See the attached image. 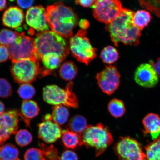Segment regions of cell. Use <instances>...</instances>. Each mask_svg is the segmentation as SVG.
<instances>
[{
  "instance_id": "1",
  "label": "cell",
  "mask_w": 160,
  "mask_h": 160,
  "mask_svg": "<svg viewBox=\"0 0 160 160\" xmlns=\"http://www.w3.org/2000/svg\"><path fill=\"white\" fill-rule=\"evenodd\" d=\"M134 12L123 8L117 18L106 26L112 42L116 47L120 43L126 45L137 46L140 42L141 30L134 25L133 17Z\"/></svg>"
},
{
  "instance_id": "2",
  "label": "cell",
  "mask_w": 160,
  "mask_h": 160,
  "mask_svg": "<svg viewBox=\"0 0 160 160\" xmlns=\"http://www.w3.org/2000/svg\"><path fill=\"white\" fill-rule=\"evenodd\" d=\"M46 17L52 31L63 38L72 37L79 22L75 11L61 1L48 6Z\"/></svg>"
},
{
  "instance_id": "3",
  "label": "cell",
  "mask_w": 160,
  "mask_h": 160,
  "mask_svg": "<svg viewBox=\"0 0 160 160\" xmlns=\"http://www.w3.org/2000/svg\"><path fill=\"white\" fill-rule=\"evenodd\" d=\"M37 56L39 60L47 53L58 54L65 59L70 52L69 45L61 36L52 31L40 32L34 39Z\"/></svg>"
},
{
  "instance_id": "4",
  "label": "cell",
  "mask_w": 160,
  "mask_h": 160,
  "mask_svg": "<svg viewBox=\"0 0 160 160\" xmlns=\"http://www.w3.org/2000/svg\"><path fill=\"white\" fill-rule=\"evenodd\" d=\"M81 136L83 145L95 148L97 157L102 154L113 142L108 128L101 123L88 125Z\"/></svg>"
},
{
  "instance_id": "5",
  "label": "cell",
  "mask_w": 160,
  "mask_h": 160,
  "mask_svg": "<svg viewBox=\"0 0 160 160\" xmlns=\"http://www.w3.org/2000/svg\"><path fill=\"white\" fill-rule=\"evenodd\" d=\"M39 60L34 57L12 62L10 70L16 82L30 84L35 81L39 75H41Z\"/></svg>"
},
{
  "instance_id": "6",
  "label": "cell",
  "mask_w": 160,
  "mask_h": 160,
  "mask_svg": "<svg viewBox=\"0 0 160 160\" xmlns=\"http://www.w3.org/2000/svg\"><path fill=\"white\" fill-rule=\"evenodd\" d=\"M73 83L70 82L65 89L56 85H49L44 88V101L50 105H62L65 107L77 108L79 102L73 91Z\"/></svg>"
},
{
  "instance_id": "7",
  "label": "cell",
  "mask_w": 160,
  "mask_h": 160,
  "mask_svg": "<svg viewBox=\"0 0 160 160\" xmlns=\"http://www.w3.org/2000/svg\"><path fill=\"white\" fill-rule=\"evenodd\" d=\"M87 34L86 30H79L70 38L69 48L72 55L78 61L88 65L97 57V49L92 45Z\"/></svg>"
},
{
  "instance_id": "8",
  "label": "cell",
  "mask_w": 160,
  "mask_h": 160,
  "mask_svg": "<svg viewBox=\"0 0 160 160\" xmlns=\"http://www.w3.org/2000/svg\"><path fill=\"white\" fill-rule=\"evenodd\" d=\"M8 47L10 59L12 62L37 58L34 39L26 35L24 32H18L17 37L15 41Z\"/></svg>"
},
{
  "instance_id": "9",
  "label": "cell",
  "mask_w": 160,
  "mask_h": 160,
  "mask_svg": "<svg viewBox=\"0 0 160 160\" xmlns=\"http://www.w3.org/2000/svg\"><path fill=\"white\" fill-rule=\"evenodd\" d=\"M92 8L95 18L106 25L117 18L123 9L120 0H95Z\"/></svg>"
},
{
  "instance_id": "10",
  "label": "cell",
  "mask_w": 160,
  "mask_h": 160,
  "mask_svg": "<svg viewBox=\"0 0 160 160\" xmlns=\"http://www.w3.org/2000/svg\"><path fill=\"white\" fill-rule=\"evenodd\" d=\"M114 150L119 160H147L139 142L129 137H120Z\"/></svg>"
},
{
  "instance_id": "11",
  "label": "cell",
  "mask_w": 160,
  "mask_h": 160,
  "mask_svg": "<svg viewBox=\"0 0 160 160\" xmlns=\"http://www.w3.org/2000/svg\"><path fill=\"white\" fill-rule=\"evenodd\" d=\"M120 77L117 68L115 66H109L98 73L96 78L100 88L104 93L110 95L119 87Z\"/></svg>"
},
{
  "instance_id": "12",
  "label": "cell",
  "mask_w": 160,
  "mask_h": 160,
  "mask_svg": "<svg viewBox=\"0 0 160 160\" xmlns=\"http://www.w3.org/2000/svg\"><path fill=\"white\" fill-rule=\"evenodd\" d=\"M20 117L18 110H12L4 113L0 116V145L15 134L19 127Z\"/></svg>"
},
{
  "instance_id": "13",
  "label": "cell",
  "mask_w": 160,
  "mask_h": 160,
  "mask_svg": "<svg viewBox=\"0 0 160 160\" xmlns=\"http://www.w3.org/2000/svg\"><path fill=\"white\" fill-rule=\"evenodd\" d=\"M42 121L38 125L39 138L47 143H55L61 138V128L53 121L51 115L44 116Z\"/></svg>"
},
{
  "instance_id": "14",
  "label": "cell",
  "mask_w": 160,
  "mask_h": 160,
  "mask_svg": "<svg viewBox=\"0 0 160 160\" xmlns=\"http://www.w3.org/2000/svg\"><path fill=\"white\" fill-rule=\"evenodd\" d=\"M25 18L27 24L32 29L41 32L49 29L46 17V10L42 6H36L30 8L27 12Z\"/></svg>"
},
{
  "instance_id": "15",
  "label": "cell",
  "mask_w": 160,
  "mask_h": 160,
  "mask_svg": "<svg viewBox=\"0 0 160 160\" xmlns=\"http://www.w3.org/2000/svg\"><path fill=\"white\" fill-rule=\"evenodd\" d=\"M159 76L151 64L144 63L136 69L134 79L136 83L142 87H154L159 82Z\"/></svg>"
},
{
  "instance_id": "16",
  "label": "cell",
  "mask_w": 160,
  "mask_h": 160,
  "mask_svg": "<svg viewBox=\"0 0 160 160\" xmlns=\"http://www.w3.org/2000/svg\"><path fill=\"white\" fill-rule=\"evenodd\" d=\"M24 20V13L17 7H12L6 10L2 17L3 25L5 27L21 31L20 27Z\"/></svg>"
},
{
  "instance_id": "17",
  "label": "cell",
  "mask_w": 160,
  "mask_h": 160,
  "mask_svg": "<svg viewBox=\"0 0 160 160\" xmlns=\"http://www.w3.org/2000/svg\"><path fill=\"white\" fill-rule=\"evenodd\" d=\"M40 108L37 102L32 100H25L22 103L20 117L22 119L27 127H29L30 120L39 114Z\"/></svg>"
},
{
  "instance_id": "18",
  "label": "cell",
  "mask_w": 160,
  "mask_h": 160,
  "mask_svg": "<svg viewBox=\"0 0 160 160\" xmlns=\"http://www.w3.org/2000/svg\"><path fill=\"white\" fill-rule=\"evenodd\" d=\"M40 148H31L24 156L25 160H52V153L49 146L39 143Z\"/></svg>"
},
{
  "instance_id": "19",
  "label": "cell",
  "mask_w": 160,
  "mask_h": 160,
  "mask_svg": "<svg viewBox=\"0 0 160 160\" xmlns=\"http://www.w3.org/2000/svg\"><path fill=\"white\" fill-rule=\"evenodd\" d=\"M146 132L151 135L155 140L160 135V117L154 113H150L145 116L142 121Z\"/></svg>"
},
{
  "instance_id": "20",
  "label": "cell",
  "mask_w": 160,
  "mask_h": 160,
  "mask_svg": "<svg viewBox=\"0 0 160 160\" xmlns=\"http://www.w3.org/2000/svg\"><path fill=\"white\" fill-rule=\"evenodd\" d=\"M62 141L68 149H75L83 145L82 136L67 128L62 131Z\"/></svg>"
},
{
  "instance_id": "21",
  "label": "cell",
  "mask_w": 160,
  "mask_h": 160,
  "mask_svg": "<svg viewBox=\"0 0 160 160\" xmlns=\"http://www.w3.org/2000/svg\"><path fill=\"white\" fill-rule=\"evenodd\" d=\"M78 72V68L75 64L73 62L67 61L60 67L59 75L62 79L70 81L75 78Z\"/></svg>"
},
{
  "instance_id": "22",
  "label": "cell",
  "mask_w": 160,
  "mask_h": 160,
  "mask_svg": "<svg viewBox=\"0 0 160 160\" xmlns=\"http://www.w3.org/2000/svg\"><path fill=\"white\" fill-rule=\"evenodd\" d=\"M88 126L87 122L85 118L82 116L77 115L73 116L70 120L68 127L67 128L82 135Z\"/></svg>"
},
{
  "instance_id": "23",
  "label": "cell",
  "mask_w": 160,
  "mask_h": 160,
  "mask_svg": "<svg viewBox=\"0 0 160 160\" xmlns=\"http://www.w3.org/2000/svg\"><path fill=\"white\" fill-rule=\"evenodd\" d=\"M51 116L54 122L59 126L62 125L68 120L69 112L65 106L56 105L53 108Z\"/></svg>"
},
{
  "instance_id": "24",
  "label": "cell",
  "mask_w": 160,
  "mask_h": 160,
  "mask_svg": "<svg viewBox=\"0 0 160 160\" xmlns=\"http://www.w3.org/2000/svg\"><path fill=\"white\" fill-rule=\"evenodd\" d=\"M45 69L52 71L58 68L64 59L57 53H50L47 54L41 59Z\"/></svg>"
},
{
  "instance_id": "25",
  "label": "cell",
  "mask_w": 160,
  "mask_h": 160,
  "mask_svg": "<svg viewBox=\"0 0 160 160\" xmlns=\"http://www.w3.org/2000/svg\"><path fill=\"white\" fill-rule=\"evenodd\" d=\"M19 157V150L14 145L7 143L0 147L1 160H20Z\"/></svg>"
},
{
  "instance_id": "26",
  "label": "cell",
  "mask_w": 160,
  "mask_h": 160,
  "mask_svg": "<svg viewBox=\"0 0 160 160\" xmlns=\"http://www.w3.org/2000/svg\"><path fill=\"white\" fill-rule=\"evenodd\" d=\"M152 17L148 11L138 10L134 14L133 22L134 25L140 30H143L148 25Z\"/></svg>"
},
{
  "instance_id": "27",
  "label": "cell",
  "mask_w": 160,
  "mask_h": 160,
  "mask_svg": "<svg viewBox=\"0 0 160 160\" xmlns=\"http://www.w3.org/2000/svg\"><path fill=\"white\" fill-rule=\"evenodd\" d=\"M147 160H160V135L145 147Z\"/></svg>"
},
{
  "instance_id": "28",
  "label": "cell",
  "mask_w": 160,
  "mask_h": 160,
  "mask_svg": "<svg viewBox=\"0 0 160 160\" xmlns=\"http://www.w3.org/2000/svg\"><path fill=\"white\" fill-rule=\"evenodd\" d=\"M119 57L118 51L113 46H108L101 52L100 57L104 63L111 65L117 62Z\"/></svg>"
},
{
  "instance_id": "29",
  "label": "cell",
  "mask_w": 160,
  "mask_h": 160,
  "mask_svg": "<svg viewBox=\"0 0 160 160\" xmlns=\"http://www.w3.org/2000/svg\"><path fill=\"white\" fill-rule=\"evenodd\" d=\"M108 109L111 115L117 118L122 117L126 112L124 103L121 100L117 99L110 101L108 105Z\"/></svg>"
},
{
  "instance_id": "30",
  "label": "cell",
  "mask_w": 160,
  "mask_h": 160,
  "mask_svg": "<svg viewBox=\"0 0 160 160\" xmlns=\"http://www.w3.org/2000/svg\"><path fill=\"white\" fill-rule=\"evenodd\" d=\"M15 134L16 143L20 147H23L28 146L32 141V136L27 130H20Z\"/></svg>"
},
{
  "instance_id": "31",
  "label": "cell",
  "mask_w": 160,
  "mask_h": 160,
  "mask_svg": "<svg viewBox=\"0 0 160 160\" xmlns=\"http://www.w3.org/2000/svg\"><path fill=\"white\" fill-rule=\"evenodd\" d=\"M18 32L7 29H2L0 32V43L8 47L17 39Z\"/></svg>"
},
{
  "instance_id": "32",
  "label": "cell",
  "mask_w": 160,
  "mask_h": 160,
  "mask_svg": "<svg viewBox=\"0 0 160 160\" xmlns=\"http://www.w3.org/2000/svg\"><path fill=\"white\" fill-rule=\"evenodd\" d=\"M17 92L21 98L29 100L34 97L36 90L35 88L30 84L24 83L20 85Z\"/></svg>"
},
{
  "instance_id": "33",
  "label": "cell",
  "mask_w": 160,
  "mask_h": 160,
  "mask_svg": "<svg viewBox=\"0 0 160 160\" xmlns=\"http://www.w3.org/2000/svg\"><path fill=\"white\" fill-rule=\"evenodd\" d=\"M12 89L11 84L7 79L0 78V97L6 98L12 93Z\"/></svg>"
},
{
  "instance_id": "34",
  "label": "cell",
  "mask_w": 160,
  "mask_h": 160,
  "mask_svg": "<svg viewBox=\"0 0 160 160\" xmlns=\"http://www.w3.org/2000/svg\"><path fill=\"white\" fill-rule=\"evenodd\" d=\"M60 160H79L77 154L71 150H67L62 154Z\"/></svg>"
},
{
  "instance_id": "35",
  "label": "cell",
  "mask_w": 160,
  "mask_h": 160,
  "mask_svg": "<svg viewBox=\"0 0 160 160\" xmlns=\"http://www.w3.org/2000/svg\"><path fill=\"white\" fill-rule=\"evenodd\" d=\"M9 57V53L5 46L0 45V63L7 61Z\"/></svg>"
},
{
  "instance_id": "36",
  "label": "cell",
  "mask_w": 160,
  "mask_h": 160,
  "mask_svg": "<svg viewBox=\"0 0 160 160\" xmlns=\"http://www.w3.org/2000/svg\"><path fill=\"white\" fill-rule=\"evenodd\" d=\"M35 0H17L18 5L23 9L29 8L33 5Z\"/></svg>"
},
{
  "instance_id": "37",
  "label": "cell",
  "mask_w": 160,
  "mask_h": 160,
  "mask_svg": "<svg viewBox=\"0 0 160 160\" xmlns=\"http://www.w3.org/2000/svg\"><path fill=\"white\" fill-rule=\"evenodd\" d=\"M95 0H76L75 2L77 4L85 7H89L92 6Z\"/></svg>"
},
{
  "instance_id": "38",
  "label": "cell",
  "mask_w": 160,
  "mask_h": 160,
  "mask_svg": "<svg viewBox=\"0 0 160 160\" xmlns=\"http://www.w3.org/2000/svg\"><path fill=\"white\" fill-rule=\"evenodd\" d=\"M150 64L153 66L158 76L160 77V57L158 58L155 63L151 61Z\"/></svg>"
},
{
  "instance_id": "39",
  "label": "cell",
  "mask_w": 160,
  "mask_h": 160,
  "mask_svg": "<svg viewBox=\"0 0 160 160\" xmlns=\"http://www.w3.org/2000/svg\"><path fill=\"white\" fill-rule=\"evenodd\" d=\"M79 27L81 28V29L86 30L89 27V22L88 20L84 19H81L79 22Z\"/></svg>"
},
{
  "instance_id": "40",
  "label": "cell",
  "mask_w": 160,
  "mask_h": 160,
  "mask_svg": "<svg viewBox=\"0 0 160 160\" xmlns=\"http://www.w3.org/2000/svg\"><path fill=\"white\" fill-rule=\"evenodd\" d=\"M7 6V0H0V11L4 10Z\"/></svg>"
},
{
  "instance_id": "41",
  "label": "cell",
  "mask_w": 160,
  "mask_h": 160,
  "mask_svg": "<svg viewBox=\"0 0 160 160\" xmlns=\"http://www.w3.org/2000/svg\"><path fill=\"white\" fill-rule=\"evenodd\" d=\"M5 107L4 104L2 102L0 101V116L4 113Z\"/></svg>"
},
{
  "instance_id": "42",
  "label": "cell",
  "mask_w": 160,
  "mask_h": 160,
  "mask_svg": "<svg viewBox=\"0 0 160 160\" xmlns=\"http://www.w3.org/2000/svg\"><path fill=\"white\" fill-rule=\"evenodd\" d=\"M9 1L11 2H13L15 0H9Z\"/></svg>"
},
{
  "instance_id": "43",
  "label": "cell",
  "mask_w": 160,
  "mask_h": 160,
  "mask_svg": "<svg viewBox=\"0 0 160 160\" xmlns=\"http://www.w3.org/2000/svg\"><path fill=\"white\" fill-rule=\"evenodd\" d=\"M0 160H1V159H0Z\"/></svg>"
}]
</instances>
